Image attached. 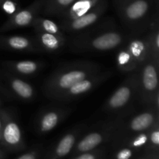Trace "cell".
Here are the masks:
<instances>
[{"mask_svg": "<svg viewBox=\"0 0 159 159\" xmlns=\"http://www.w3.org/2000/svg\"><path fill=\"white\" fill-rule=\"evenodd\" d=\"M109 146L110 151L108 159H135L141 154L125 143H117Z\"/></svg>", "mask_w": 159, "mask_h": 159, "instance_id": "obj_23", "label": "cell"}, {"mask_svg": "<svg viewBox=\"0 0 159 159\" xmlns=\"http://www.w3.org/2000/svg\"><path fill=\"white\" fill-rule=\"evenodd\" d=\"M68 46L76 53L104 52L124 46L131 34L120 28L113 19H107L81 32L73 34Z\"/></svg>", "mask_w": 159, "mask_h": 159, "instance_id": "obj_1", "label": "cell"}, {"mask_svg": "<svg viewBox=\"0 0 159 159\" xmlns=\"http://www.w3.org/2000/svg\"><path fill=\"white\" fill-rule=\"evenodd\" d=\"M87 128L85 123H82L70 129L48 150H44L40 159H64L70 155L78 140Z\"/></svg>", "mask_w": 159, "mask_h": 159, "instance_id": "obj_9", "label": "cell"}, {"mask_svg": "<svg viewBox=\"0 0 159 159\" xmlns=\"http://www.w3.org/2000/svg\"><path fill=\"white\" fill-rule=\"evenodd\" d=\"M113 74L114 73L112 70H102L99 73L91 75L70 87L68 90L59 95L56 100L59 101H70L78 99L97 88L101 84L111 78Z\"/></svg>", "mask_w": 159, "mask_h": 159, "instance_id": "obj_11", "label": "cell"}, {"mask_svg": "<svg viewBox=\"0 0 159 159\" xmlns=\"http://www.w3.org/2000/svg\"><path fill=\"white\" fill-rule=\"evenodd\" d=\"M130 1H133V0H119V1L116 3V6L118 7V6H121V5H123V4H125V3H127V2H130Z\"/></svg>", "mask_w": 159, "mask_h": 159, "instance_id": "obj_30", "label": "cell"}, {"mask_svg": "<svg viewBox=\"0 0 159 159\" xmlns=\"http://www.w3.org/2000/svg\"><path fill=\"white\" fill-rule=\"evenodd\" d=\"M72 112L68 106H48L42 108L34 122V129L39 135H45L54 130Z\"/></svg>", "mask_w": 159, "mask_h": 159, "instance_id": "obj_10", "label": "cell"}, {"mask_svg": "<svg viewBox=\"0 0 159 159\" xmlns=\"http://www.w3.org/2000/svg\"><path fill=\"white\" fill-rule=\"evenodd\" d=\"M6 154L5 153L4 151H0V159H6Z\"/></svg>", "mask_w": 159, "mask_h": 159, "instance_id": "obj_32", "label": "cell"}, {"mask_svg": "<svg viewBox=\"0 0 159 159\" xmlns=\"http://www.w3.org/2000/svg\"><path fill=\"white\" fill-rule=\"evenodd\" d=\"M2 145L0 144V151H3V150L2 149Z\"/></svg>", "mask_w": 159, "mask_h": 159, "instance_id": "obj_33", "label": "cell"}, {"mask_svg": "<svg viewBox=\"0 0 159 159\" xmlns=\"http://www.w3.org/2000/svg\"><path fill=\"white\" fill-rule=\"evenodd\" d=\"M46 0H35L27 7L20 9L0 27V32H6L17 28L32 26L34 20L43 10Z\"/></svg>", "mask_w": 159, "mask_h": 159, "instance_id": "obj_14", "label": "cell"}, {"mask_svg": "<svg viewBox=\"0 0 159 159\" xmlns=\"http://www.w3.org/2000/svg\"><path fill=\"white\" fill-rule=\"evenodd\" d=\"M118 1H119V0H115V2H116H116H118Z\"/></svg>", "mask_w": 159, "mask_h": 159, "instance_id": "obj_34", "label": "cell"}, {"mask_svg": "<svg viewBox=\"0 0 159 159\" xmlns=\"http://www.w3.org/2000/svg\"><path fill=\"white\" fill-rule=\"evenodd\" d=\"M156 5H158V0H133L118 6V15L126 31L132 36L147 32L154 17L158 12V9L153 12Z\"/></svg>", "mask_w": 159, "mask_h": 159, "instance_id": "obj_3", "label": "cell"}, {"mask_svg": "<svg viewBox=\"0 0 159 159\" xmlns=\"http://www.w3.org/2000/svg\"><path fill=\"white\" fill-rule=\"evenodd\" d=\"M2 127L0 144L9 152H20L26 147L21 127L12 112L1 108Z\"/></svg>", "mask_w": 159, "mask_h": 159, "instance_id": "obj_8", "label": "cell"}, {"mask_svg": "<svg viewBox=\"0 0 159 159\" xmlns=\"http://www.w3.org/2000/svg\"><path fill=\"white\" fill-rule=\"evenodd\" d=\"M108 8L107 0H101L92 10L82 17L69 21H61V29L63 32L76 34L81 32L99 22Z\"/></svg>", "mask_w": 159, "mask_h": 159, "instance_id": "obj_13", "label": "cell"}, {"mask_svg": "<svg viewBox=\"0 0 159 159\" xmlns=\"http://www.w3.org/2000/svg\"><path fill=\"white\" fill-rule=\"evenodd\" d=\"M116 62L117 69L122 73H130L139 70V66L125 45L120 47L118 50L116 56Z\"/></svg>", "mask_w": 159, "mask_h": 159, "instance_id": "obj_20", "label": "cell"}, {"mask_svg": "<svg viewBox=\"0 0 159 159\" xmlns=\"http://www.w3.org/2000/svg\"><path fill=\"white\" fill-rule=\"evenodd\" d=\"M144 151L159 152V121L149 129L148 145Z\"/></svg>", "mask_w": 159, "mask_h": 159, "instance_id": "obj_26", "label": "cell"}, {"mask_svg": "<svg viewBox=\"0 0 159 159\" xmlns=\"http://www.w3.org/2000/svg\"><path fill=\"white\" fill-rule=\"evenodd\" d=\"M109 151H110L109 144L104 145L93 151L71 156L68 159H108Z\"/></svg>", "mask_w": 159, "mask_h": 159, "instance_id": "obj_25", "label": "cell"}, {"mask_svg": "<svg viewBox=\"0 0 159 159\" xmlns=\"http://www.w3.org/2000/svg\"><path fill=\"white\" fill-rule=\"evenodd\" d=\"M41 52H56L65 46V36H58L47 33H37L34 37Z\"/></svg>", "mask_w": 159, "mask_h": 159, "instance_id": "obj_18", "label": "cell"}, {"mask_svg": "<svg viewBox=\"0 0 159 159\" xmlns=\"http://www.w3.org/2000/svg\"><path fill=\"white\" fill-rule=\"evenodd\" d=\"M0 82L5 92L15 99L31 101L37 97V91L32 84L6 70L0 73Z\"/></svg>", "mask_w": 159, "mask_h": 159, "instance_id": "obj_12", "label": "cell"}, {"mask_svg": "<svg viewBox=\"0 0 159 159\" xmlns=\"http://www.w3.org/2000/svg\"><path fill=\"white\" fill-rule=\"evenodd\" d=\"M0 8L9 17L21 9L18 0H0Z\"/></svg>", "mask_w": 159, "mask_h": 159, "instance_id": "obj_28", "label": "cell"}, {"mask_svg": "<svg viewBox=\"0 0 159 159\" xmlns=\"http://www.w3.org/2000/svg\"><path fill=\"white\" fill-rule=\"evenodd\" d=\"M158 121L159 108L154 105L143 108L139 112H134L123 118L110 144L149 130Z\"/></svg>", "mask_w": 159, "mask_h": 159, "instance_id": "obj_7", "label": "cell"}, {"mask_svg": "<svg viewBox=\"0 0 159 159\" xmlns=\"http://www.w3.org/2000/svg\"><path fill=\"white\" fill-rule=\"evenodd\" d=\"M158 12L155 14L148 29L150 55L159 62V20Z\"/></svg>", "mask_w": 159, "mask_h": 159, "instance_id": "obj_22", "label": "cell"}, {"mask_svg": "<svg viewBox=\"0 0 159 159\" xmlns=\"http://www.w3.org/2000/svg\"><path fill=\"white\" fill-rule=\"evenodd\" d=\"M44 150L45 148L43 144H35L16 159H40Z\"/></svg>", "mask_w": 159, "mask_h": 159, "instance_id": "obj_27", "label": "cell"}, {"mask_svg": "<svg viewBox=\"0 0 159 159\" xmlns=\"http://www.w3.org/2000/svg\"><path fill=\"white\" fill-rule=\"evenodd\" d=\"M101 0H75L61 15V21H69L85 15Z\"/></svg>", "mask_w": 159, "mask_h": 159, "instance_id": "obj_19", "label": "cell"}, {"mask_svg": "<svg viewBox=\"0 0 159 159\" xmlns=\"http://www.w3.org/2000/svg\"><path fill=\"white\" fill-rule=\"evenodd\" d=\"M124 117L126 116H110L87 128L78 140L70 157L110 144Z\"/></svg>", "mask_w": 159, "mask_h": 159, "instance_id": "obj_4", "label": "cell"}, {"mask_svg": "<svg viewBox=\"0 0 159 159\" xmlns=\"http://www.w3.org/2000/svg\"><path fill=\"white\" fill-rule=\"evenodd\" d=\"M8 72L20 77H30L38 74L45 66V62L37 60L6 61L2 63Z\"/></svg>", "mask_w": 159, "mask_h": 159, "instance_id": "obj_17", "label": "cell"}, {"mask_svg": "<svg viewBox=\"0 0 159 159\" xmlns=\"http://www.w3.org/2000/svg\"><path fill=\"white\" fill-rule=\"evenodd\" d=\"M1 104H2V101L0 100V106H1Z\"/></svg>", "mask_w": 159, "mask_h": 159, "instance_id": "obj_35", "label": "cell"}, {"mask_svg": "<svg viewBox=\"0 0 159 159\" xmlns=\"http://www.w3.org/2000/svg\"><path fill=\"white\" fill-rule=\"evenodd\" d=\"M0 45L5 49L21 52H41L35 39L23 35L0 37Z\"/></svg>", "mask_w": 159, "mask_h": 159, "instance_id": "obj_16", "label": "cell"}, {"mask_svg": "<svg viewBox=\"0 0 159 159\" xmlns=\"http://www.w3.org/2000/svg\"><path fill=\"white\" fill-rule=\"evenodd\" d=\"M138 102V71L128 73L102 105V112L110 116H127L134 112Z\"/></svg>", "mask_w": 159, "mask_h": 159, "instance_id": "obj_5", "label": "cell"}, {"mask_svg": "<svg viewBox=\"0 0 159 159\" xmlns=\"http://www.w3.org/2000/svg\"><path fill=\"white\" fill-rule=\"evenodd\" d=\"M32 26L37 33H47L58 36H65L60 25L53 20L41 17H37L32 23Z\"/></svg>", "mask_w": 159, "mask_h": 159, "instance_id": "obj_21", "label": "cell"}, {"mask_svg": "<svg viewBox=\"0 0 159 159\" xmlns=\"http://www.w3.org/2000/svg\"><path fill=\"white\" fill-rule=\"evenodd\" d=\"M96 62L81 60L65 63L56 69L44 81L43 94L51 99L56 98L79 81L102 71Z\"/></svg>", "mask_w": 159, "mask_h": 159, "instance_id": "obj_2", "label": "cell"}, {"mask_svg": "<svg viewBox=\"0 0 159 159\" xmlns=\"http://www.w3.org/2000/svg\"><path fill=\"white\" fill-rule=\"evenodd\" d=\"M138 102L159 108V62L151 55L138 70Z\"/></svg>", "mask_w": 159, "mask_h": 159, "instance_id": "obj_6", "label": "cell"}, {"mask_svg": "<svg viewBox=\"0 0 159 159\" xmlns=\"http://www.w3.org/2000/svg\"><path fill=\"white\" fill-rule=\"evenodd\" d=\"M2 118L1 108H0V139H1V131H2Z\"/></svg>", "mask_w": 159, "mask_h": 159, "instance_id": "obj_31", "label": "cell"}, {"mask_svg": "<svg viewBox=\"0 0 159 159\" xmlns=\"http://www.w3.org/2000/svg\"><path fill=\"white\" fill-rule=\"evenodd\" d=\"M135 159H159V152L144 151Z\"/></svg>", "mask_w": 159, "mask_h": 159, "instance_id": "obj_29", "label": "cell"}, {"mask_svg": "<svg viewBox=\"0 0 159 159\" xmlns=\"http://www.w3.org/2000/svg\"><path fill=\"white\" fill-rule=\"evenodd\" d=\"M124 45L140 68L150 56L148 31L144 34L131 36Z\"/></svg>", "mask_w": 159, "mask_h": 159, "instance_id": "obj_15", "label": "cell"}, {"mask_svg": "<svg viewBox=\"0 0 159 159\" xmlns=\"http://www.w3.org/2000/svg\"><path fill=\"white\" fill-rule=\"evenodd\" d=\"M75 0H46L42 13L60 17Z\"/></svg>", "mask_w": 159, "mask_h": 159, "instance_id": "obj_24", "label": "cell"}]
</instances>
